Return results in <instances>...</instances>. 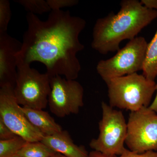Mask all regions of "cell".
Wrapping results in <instances>:
<instances>
[{"mask_svg":"<svg viewBox=\"0 0 157 157\" xmlns=\"http://www.w3.org/2000/svg\"><path fill=\"white\" fill-rule=\"evenodd\" d=\"M117 14L111 12L98 18L93 29L91 46L102 55L120 50L121 42L129 41L157 17V11L137 0H123Z\"/></svg>","mask_w":157,"mask_h":157,"instance_id":"7a4b0ae2","label":"cell"},{"mask_svg":"<svg viewBox=\"0 0 157 157\" xmlns=\"http://www.w3.org/2000/svg\"><path fill=\"white\" fill-rule=\"evenodd\" d=\"M22 42L7 33H0V87H14L17 73V56Z\"/></svg>","mask_w":157,"mask_h":157,"instance_id":"30bf717a","label":"cell"},{"mask_svg":"<svg viewBox=\"0 0 157 157\" xmlns=\"http://www.w3.org/2000/svg\"><path fill=\"white\" fill-rule=\"evenodd\" d=\"M17 136L0 119V140H9Z\"/></svg>","mask_w":157,"mask_h":157,"instance_id":"d6986e66","label":"cell"},{"mask_svg":"<svg viewBox=\"0 0 157 157\" xmlns=\"http://www.w3.org/2000/svg\"><path fill=\"white\" fill-rule=\"evenodd\" d=\"M102 117L99 123V134L93 139L90 146L94 151L107 156L121 155L127 135V123L122 112L113 109L105 102L101 104Z\"/></svg>","mask_w":157,"mask_h":157,"instance_id":"5b68a950","label":"cell"},{"mask_svg":"<svg viewBox=\"0 0 157 157\" xmlns=\"http://www.w3.org/2000/svg\"><path fill=\"white\" fill-rule=\"evenodd\" d=\"M56 153L42 141L27 142L17 155L21 157H51Z\"/></svg>","mask_w":157,"mask_h":157,"instance_id":"5bb4252c","label":"cell"},{"mask_svg":"<svg viewBox=\"0 0 157 157\" xmlns=\"http://www.w3.org/2000/svg\"><path fill=\"white\" fill-rule=\"evenodd\" d=\"M11 17L10 2L8 0H0V33H7Z\"/></svg>","mask_w":157,"mask_h":157,"instance_id":"e0dca14e","label":"cell"},{"mask_svg":"<svg viewBox=\"0 0 157 157\" xmlns=\"http://www.w3.org/2000/svg\"><path fill=\"white\" fill-rule=\"evenodd\" d=\"M50 78L48 105L51 112L60 118L77 114L84 105V89L81 84L60 76Z\"/></svg>","mask_w":157,"mask_h":157,"instance_id":"ba28073f","label":"cell"},{"mask_svg":"<svg viewBox=\"0 0 157 157\" xmlns=\"http://www.w3.org/2000/svg\"><path fill=\"white\" fill-rule=\"evenodd\" d=\"M26 17L28 29L17 63L40 62L50 77L64 76L76 80L81 69L76 55L84 48L79 36L86 26V21L62 10L52 11L44 21L29 12Z\"/></svg>","mask_w":157,"mask_h":157,"instance_id":"6da1fadb","label":"cell"},{"mask_svg":"<svg viewBox=\"0 0 157 157\" xmlns=\"http://www.w3.org/2000/svg\"><path fill=\"white\" fill-rule=\"evenodd\" d=\"M51 157H67L63 155L60 154L59 153H56L55 155H54L52 156Z\"/></svg>","mask_w":157,"mask_h":157,"instance_id":"cb8c5ba5","label":"cell"},{"mask_svg":"<svg viewBox=\"0 0 157 157\" xmlns=\"http://www.w3.org/2000/svg\"><path fill=\"white\" fill-rule=\"evenodd\" d=\"M105 83L109 105L131 112L149 107L156 89L154 80L137 73L112 78Z\"/></svg>","mask_w":157,"mask_h":157,"instance_id":"3957f363","label":"cell"},{"mask_svg":"<svg viewBox=\"0 0 157 157\" xmlns=\"http://www.w3.org/2000/svg\"><path fill=\"white\" fill-rule=\"evenodd\" d=\"M143 75L147 78L154 80L157 77V31L151 41L148 43Z\"/></svg>","mask_w":157,"mask_h":157,"instance_id":"4fadbf2b","label":"cell"},{"mask_svg":"<svg viewBox=\"0 0 157 157\" xmlns=\"http://www.w3.org/2000/svg\"><path fill=\"white\" fill-rule=\"evenodd\" d=\"M42 142L52 150L67 157H89L83 146L74 142L68 132L63 131L51 136H44Z\"/></svg>","mask_w":157,"mask_h":157,"instance_id":"8fae6325","label":"cell"},{"mask_svg":"<svg viewBox=\"0 0 157 157\" xmlns=\"http://www.w3.org/2000/svg\"><path fill=\"white\" fill-rule=\"evenodd\" d=\"M28 141L17 136L8 140H0V157H11L17 155Z\"/></svg>","mask_w":157,"mask_h":157,"instance_id":"9a60e30c","label":"cell"},{"mask_svg":"<svg viewBox=\"0 0 157 157\" xmlns=\"http://www.w3.org/2000/svg\"><path fill=\"white\" fill-rule=\"evenodd\" d=\"M156 94L155 97L153 101L152 102L149 106L150 108L154 110L156 113H157V83H156Z\"/></svg>","mask_w":157,"mask_h":157,"instance_id":"7402d4cb","label":"cell"},{"mask_svg":"<svg viewBox=\"0 0 157 157\" xmlns=\"http://www.w3.org/2000/svg\"><path fill=\"white\" fill-rule=\"evenodd\" d=\"M10 85L0 88V119L17 136L28 142L42 141L44 136L30 123L14 94Z\"/></svg>","mask_w":157,"mask_h":157,"instance_id":"9c48e42d","label":"cell"},{"mask_svg":"<svg viewBox=\"0 0 157 157\" xmlns=\"http://www.w3.org/2000/svg\"><path fill=\"white\" fill-rule=\"evenodd\" d=\"M21 109L30 123L44 136H51L63 130L48 113L43 109L22 107Z\"/></svg>","mask_w":157,"mask_h":157,"instance_id":"7c38bea8","label":"cell"},{"mask_svg":"<svg viewBox=\"0 0 157 157\" xmlns=\"http://www.w3.org/2000/svg\"><path fill=\"white\" fill-rule=\"evenodd\" d=\"M52 11H59L62 8L76 6L79 2L78 0H47Z\"/></svg>","mask_w":157,"mask_h":157,"instance_id":"ac0fdd59","label":"cell"},{"mask_svg":"<svg viewBox=\"0 0 157 157\" xmlns=\"http://www.w3.org/2000/svg\"><path fill=\"white\" fill-rule=\"evenodd\" d=\"M11 157H21V156H20L18 155H15L14 156Z\"/></svg>","mask_w":157,"mask_h":157,"instance_id":"d4e9b609","label":"cell"},{"mask_svg":"<svg viewBox=\"0 0 157 157\" xmlns=\"http://www.w3.org/2000/svg\"><path fill=\"white\" fill-rule=\"evenodd\" d=\"M125 144L131 151L157 150V113L149 107L131 112L127 123Z\"/></svg>","mask_w":157,"mask_h":157,"instance_id":"52a82bcc","label":"cell"},{"mask_svg":"<svg viewBox=\"0 0 157 157\" xmlns=\"http://www.w3.org/2000/svg\"><path fill=\"white\" fill-rule=\"evenodd\" d=\"M140 2L146 8L157 11V0H141Z\"/></svg>","mask_w":157,"mask_h":157,"instance_id":"44dd1931","label":"cell"},{"mask_svg":"<svg viewBox=\"0 0 157 157\" xmlns=\"http://www.w3.org/2000/svg\"><path fill=\"white\" fill-rule=\"evenodd\" d=\"M148 43L144 37L137 36L117 51L114 56L98 62L97 73L105 82L143 70Z\"/></svg>","mask_w":157,"mask_h":157,"instance_id":"277c9868","label":"cell"},{"mask_svg":"<svg viewBox=\"0 0 157 157\" xmlns=\"http://www.w3.org/2000/svg\"><path fill=\"white\" fill-rule=\"evenodd\" d=\"M119 157H157V152L155 151H149L142 153H138L126 149Z\"/></svg>","mask_w":157,"mask_h":157,"instance_id":"ffe728a7","label":"cell"},{"mask_svg":"<svg viewBox=\"0 0 157 157\" xmlns=\"http://www.w3.org/2000/svg\"><path fill=\"white\" fill-rule=\"evenodd\" d=\"M50 78L39 73L30 65L17 63V73L14 89L18 104L22 107L43 109L48 104Z\"/></svg>","mask_w":157,"mask_h":157,"instance_id":"8992f818","label":"cell"},{"mask_svg":"<svg viewBox=\"0 0 157 157\" xmlns=\"http://www.w3.org/2000/svg\"><path fill=\"white\" fill-rule=\"evenodd\" d=\"M89 157H111L107 156L99 152L95 151H93L90 152L89 155Z\"/></svg>","mask_w":157,"mask_h":157,"instance_id":"603a6c76","label":"cell"},{"mask_svg":"<svg viewBox=\"0 0 157 157\" xmlns=\"http://www.w3.org/2000/svg\"><path fill=\"white\" fill-rule=\"evenodd\" d=\"M14 2L23 7L29 13L36 15L52 11L47 0H15Z\"/></svg>","mask_w":157,"mask_h":157,"instance_id":"2e32d148","label":"cell"}]
</instances>
